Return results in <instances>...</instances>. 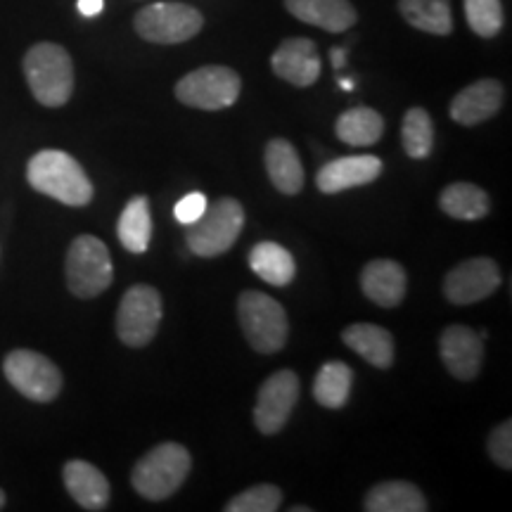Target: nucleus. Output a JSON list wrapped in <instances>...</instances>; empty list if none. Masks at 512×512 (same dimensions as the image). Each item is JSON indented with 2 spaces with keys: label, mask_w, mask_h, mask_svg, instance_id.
<instances>
[{
  "label": "nucleus",
  "mask_w": 512,
  "mask_h": 512,
  "mask_svg": "<svg viewBox=\"0 0 512 512\" xmlns=\"http://www.w3.org/2000/svg\"><path fill=\"white\" fill-rule=\"evenodd\" d=\"M27 178L31 188L69 207H86L93 200V183L86 171L62 150H43L31 157Z\"/></svg>",
  "instance_id": "obj_1"
},
{
  "label": "nucleus",
  "mask_w": 512,
  "mask_h": 512,
  "mask_svg": "<svg viewBox=\"0 0 512 512\" xmlns=\"http://www.w3.org/2000/svg\"><path fill=\"white\" fill-rule=\"evenodd\" d=\"M24 76L34 98L46 107H62L74 93V64L57 43H36L24 55Z\"/></svg>",
  "instance_id": "obj_2"
},
{
  "label": "nucleus",
  "mask_w": 512,
  "mask_h": 512,
  "mask_svg": "<svg viewBox=\"0 0 512 512\" xmlns=\"http://www.w3.org/2000/svg\"><path fill=\"white\" fill-rule=\"evenodd\" d=\"M190 467V453L181 444L166 441L138 460L131 472V484L147 501H164L181 489L190 475Z\"/></svg>",
  "instance_id": "obj_3"
},
{
  "label": "nucleus",
  "mask_w": 512,
  "mask_h": 512,
  "mask_svg": "<svg viewBox=\"0 0 512 512\" xmlns=\"http://www.w3.org/2000/svg\"><path fill=\"white\" fill-rule=\"evenodd\" d=\"M238 318L249 347L259 354H275L285 347L290 323L283 304L264 292L247 290L238 299Z\"/></svg>",
  "instance_id": "obj_4"
},
{
  "label": "nucleus",
  "mask_w": 512,
  "mask_h": 512,
  "mask_svg": "<svg viewBox=\"0 0 512 512\" xmlns=\"http://www.w3.org/2000/svg\"><path fill=\"white\" fill-rule=\"evenodd\" d=\"M242 226H245V209L233 197L207 204L204 214L195 223L188 226V247L197 256H221L226 254L235 240L240 238Z\"/></svg>",
  "instance_id": "obj_5"
},
{
  "label": "nucleus",
  "mask_w": 512,
  "mask_h": 512,
  "mask_svg": "<svg viewBox=\"0 0 512 512\" xmlns=\"http://www.w3.org/2000/svg\"><path fill=\"white\" fill-rule=\"evenodd\" d=\"M67 285L81 299L98 297L112 285L114 266L110 249L95 235H79L67 252Z\"/></svg>",
  "instance_id": "obj_6"
},
{
  "label": "nucleus",
  "mask_w": 512,
  "mask_h": 512,
  "mask_svg": "<svg viewBox=\"0 0 512 512\" xmlns=\"http://www.w3.org/2000/svg\"><path fill=\"white\" fill-rule=\"evenodd\" d=\"M240 91L242 81L238 72L223 67V64H209V67L195 69V72L185 74L176 83V98L183 105L207 112H219L235 105L240 98Z\"/></svg>",
  "instance_id": "obj_7"
},
{
  "label": "nucleus",
  "mask_w": 512,
  "mask_h": 512,
  "mask_svg": "<svg viewBox=\"0 0 512 512\" xmlns=\"http://www.w3.org/2000/svg\"><path fill=\"white\" fill-rule=\"evenodd\" d=\"M136 34L147 43L176 46L195 38L204 27L200 10L183 3H155L147 5L133 19Z\"/></svg>",
  "instance_id": "obj_8"
},
{
  "label": "nucleus",
  "mask_w": 512,
  "mask_h": 512,
  "mask_svg": "<svg viewBox=\"0 0 512 512\" xmlns=\"http://www.w3.org/2000/svg\"><path fill=\"white\" fill-rule=\"evenodd\" d=\"M162 320V294L150 285L126 290L117 311V335L126 347H147L157 335Z\"/></svg>",
  "instance_id": "obj_9"
},
{
  "label": "nucleus",
  "mask_w": 512,
  "mask_h": 512,
  "mask_svg": "<svg viewBox=\"0 0 512 512\" xmlns=\"http://www.w3.org/2000/svg\"><path fill=\"white\" fill-rule=\"evenodd\" d=\"M8 382L31 401L48 403L62 389V373L53 361L29 349L10 351L3 363Z\"/></svg>",
  "instance_id": "obj_10"
},
{
  "label": "nucleus",
  "mask_w": 512,
  "mask_h": 512,
  "mask_svg": "<svg viewBox=\"0 0 512 512\" xmlns=\"http://www.w3.org/2000/svg\"><path fill=\"white\" fill-rule=\"evenodd\" d=\"M299 399V380L292 370H278L261 384L254 406V422L261 434H278L290 420Z\"/></svg>",
  "instance_id": "obj_11"
},
{
  "label": "nucleus",
  "mask_w": 512,
  "mask_h": 512,
  "mask_svg": "<svg viewBox=\"0 0 512 512\" xmlns=\"http://www.w3.org/2000/svg\"><path fill=\"white\" fill-rule=\"evenodd\" d=\"M501 285V268L489 256L463 261L446 275L444 294L451 304L467 306L491 297Z\"/></svg>",
  "instance_id": "obj_12"
},
{
  "label": "nucleus",
  "mask_w": 512,
  "mask_h": 512,
  "mask_svg": "<svg viewBox=\"0 0 512 512\" xmlns=\"http://www.w3.org/2000/svg\"><path fill=\"white\" fill-rule=\"evenodd\" d=\"M439 354L448 373L458 380L470 382L482 368L484 342L475 330L465 328V325H451L441 332Z\"/></svg>",
  "instance_id": "obj_13"
},
{
  "label": "nucleus",
  "mask_w": 512,
  "mask_h": 512,
  "mask_svg": "<svg viewBox=\"0 0 512 512\" xmlns=\"http://www.w3.org/2000/svg\"><path fill=\"white\" fill-rule=\"evenodd\" d=\"M273 72L292 86H313L320 76V57L311 38H287L271 57Z\"/></svg>",
  "instance_id": "obj_14"
},
{
  "label": "nucleus",
  "mask_w": 512,
  "mask_h": 512,
  "mask_svg": "<svg viewBox=\"0 0 512 512\" xmlns=\"http://www.w3.org/2000/svg\"><path fill=\"white\" fill-rule=\"evenodd\" d=\"M382 174V162L373 155L363 157H339L335 162H328L318 171L316 183L318 190L325 195H335V192L361 188L377 181Z\"/></svg>",
  "instance_id": "obj_15"
},
{
  "label": "nucleus",
  "mask_w": 512,
  "mask_h": 512,
  "mask_svg": "<svg viewBox=\"0 0 512 512\" xmlns=\"http://www.w3.org/2000/svg\"><path fill=\"white\" fill-rule=\"evenodd\" d=\"M503 86L496 79H482L470 83L460 91L451 102V117L453 121L463 126L484 124L501 110L503 105Z\"/></svg>",
  "instance_id": "obj_16"
},
{
  "label": "nucleus",
  "mask_w": 512,
  "mask_h": 512,
  "mask_svg": "<svg viewBox=\"0 0 512 512\" xmlns=\"http://www.w3.org/2000/svg\"><path fill=\"white\" fill-rule=\"evenodd\" d=\"M406 271L392 259H375L363 268L361 287L363 294L384 309H394L406 297Z\"/></svg>",
  "instance_id": "obj_17"
},
{
  "label": "nucleus",
  "mask_w": 512,
  "mask_h": 512,
  "mask_svg": "<svg viewBox=\"0 0 512 512\" xmlns=\"http://www.w3.org/2000/svg\"><path fill=\"white\" fill-rule=\"evenodd\" d=\"M285 8L299 22L332 34L351 29L358 19L349 0H285Z\"/></svg>",
  "instance_id": "obj_18"
},
{
  "label": "nucleus",
  "mask_w": 512,
  "mask_h": 512,
  "mask_svg": "<svg viewBox=\"0 0 512 512\" xmlns=\"http://www.w3.org/2000/svg\"><path fill=\"white\" fill-rule=\"evenodd\" d=\"M69 496L83 510H105L110 503V482L98 467L86 460H69L62 470Z\"/></svg>",
  "instance_id": "obj_19"
},
{
  "label": "nucleus",
  "mask_w": 512,
  "mask_h": 512,
  "mask_svg": "<svg viewBox=\"0 0 512 512\" xmlns=\"http://www.w3.org/2000/svg\"><path fill=\"white\" fill-rule=\"evenodd\" d=\"M344 344L356 351L370 366L387 370L394 363V337L392 332L373 323H354L342 332Z\"/></svg>",
  "instance_id": "obj_20"
},
{
  "label": "nucleus",
  "mask_w": 512,
  "mask_h": 512,
  "mask_svg": "<svg viewBox=\"0 0 512 512\" xmlns=\"http://www.w3.org/2000/svg\"><path fill=\"white\" fill-rule=\"evenodd\" d=\"M266 171L271 183L283 195H297L304 188V166L299 162L297 150L283 138H273L266 145Z\"/></svg>",
  "instance_id": "obj_21"
},
{
  "label": "nucleus",
  "mask_w": 512,
  "mask_h": 512,
  "mask_svg": "<svg viewBox=\"0 0 512 512\" xmlns=\"http://www.w3.org/2000/svg\"><path fill=\"white\" fill-rule=\"evenodd\" d=\"M249 266L264 283L273 287L290 285L294 273H297L294 256L283 245H278V242H259L249 252Z\"/></svg>",
  "instance_id": "obj_22"
},
{
  "label": "nucleus",
  "mask_w": 512,
  "mask_h": 512,
  "mask_svg": "<svg viewBox=\"0 0 512 512\" xmlns=\"http://www.w3.org/2000/svg\"><path fill=\"white\" fill-rule=\"evenodd\" d=\"M363 508L368 512H425V496L408 482H382L368 491Z\"/></svg>",
  "instance_id": "obj_23"
},
{
  "label": "nucleus",
  "mask_w": 512,
  "mask_h": 512,
  "mask_svg": "<svg viewBox=\"0 0 512 512\" xmlns=\"http://www.w3.org/2000/svg\"><path fill=\"white\" fill-rule=\"evenodd\" d=\"M401 17L413 29L434 36H448L453 31L451 0H399Z\"/></svg>",
  "instance_id": "obj_24"
},
{
  "label": "nucleus",
  "mask_w": 512,
  "mask_h": 512,
  "mask_svg": "<svg viewBox=\"0 0 512 512\" xmlns=\"http://www.w3.org/2000/svg\"><path fill=\"white\" fill-rule=\"evenodd\" d=\"M119 242L131 254H145L152 238V216L150 204L145 197H133L121 211L117 223Z\"/></svg>",
  "instance_id": "obj_25"
},
{
  "label": "nucleus",
  "mask_w": 512,
  "mask_h": 512,
  "mask_svg": "<svg viewBox=\"0 0 512 512\" xmlns=\"http://www.w3.org/2000/svg\"><path fill=\"white\" fill-rule=\"evenodd\" d=\"M337 138L351 147L375 145L384 133V119L370 107H354L337 119Z\"/></svg>",
  "instance_id": "obj_26"
},
{
  "label": "nucleus",
  "mask_w": 512,
  "mask_h": 512,
  "mask_svg": "<svg viewBox=\"0 0 512 512\" xmlns=\"http://www.w3.org/2000/svg\"><path fill=\"white\" fill-rule=\"evenodd\" d=\"M439 207L458 221H477L489 214V195L472 183H453L441 192Z\"/></svg>",
  "instance_id": "obj_27"
},
{
  "label": "nucleus",
  "mask_w": 512,
  "mask_h": 512,
  "mask_svg": "<svg viewBox=\"0 0 512 512\" xmlns=\"http://www.w3.org/2000/svg\"><path fill=\"white\" fill-rule=\"evenodd\" d=\"M354 373L347 363L330 361L318 370L316 382H313V396L323 408H342L349 399Z\"/></svg>",
  "instance_id": "obj_28"
},
{
  "label": "nucleus",
  "mask_w": 512,
  "mask_h": 512,
  "mask_svg": "<svg viewBox=\"0 0 512 512\" xmlns=\"http://www.w3.org/2000/svg\"><path fill=\"white\" fill-rule=\"evenodd\" d=\"M401 143L408 157L425 159L432 155L434 147V124L422 107H413L406 112L401 124Z\"/></svg>",
  "instance_id": "obj_29"
},
{
  "label": "nucleus",
  "mask_w": 512,
  "mask_h": 512,
  "mask_svg": "<svg viewBox=\"0 0 512 512\" xmlns=\"http://www.w3.org/2000/svg\"><path fill=\"white\" fill-rule=\"evenodd\" d=\"M470 29L482 38H494L503 29L501 0H463Z\"/></svg>",
  "instance_id": "obj_30"
},
{
  "label": "nucleus",
  "mask_w": 512,
  "mask_h": 512,
  "mask_svg": "<svg viewBox=\"0 0 512 512\" xmlns=\"http://www.w3.org/2000/svg\"><path fill=\"white\" fill-rule=\"evenodd\" d=\"M283 503V494L273 484H256L226 505V512H273Z\"/></svg>",
  "instance_id": "obj_31"
},
{
  "label": "nucleus",
  "mask_w": 512,
  "mask_h": 512,
  "mask_svg": "<svg viewBox=\"0 0 512 512\" xmlns=\"http://www.w3.org/2000/svg\"><path fill=\"white\" fill-rule=\"evenodd\" d=\"M489 456L501 465L503 470L512 467V422L505 420L489 437Z\"/></svg>",
  "instance_id": "obj_32"
},
{
  "label": "nucleus",
  "mask_w": 512,
  "mask_h": 512,
  "mask_svg": "<svg viewBox=\"0 0 512 512\" xmlns=\"http://www.w3.org/2000/svg\"><path fill=\"white\" fill-rule=\"evenodd\" d=\"M207 204V197H204L202 192H190V195H185L183 200L176 204V221L183 223V226H190V223H195L204 214Z\"/></svg>",
  "instance_id": "obj_33"
},
{
  "label": "nucleus",
  "mask_w": 512,
  "mask_h": 512,
  "mask_svg": "<svg viewBox=\"0 0 512 512\" xmlns=\"http://www.w3.org/2000/svg\"><path fill=\"white\" fill-rule=\"evenodd\" d=\"M102 8H105V0H79V12L83 17H98Z\"/></svg>",
  "instance_id": "obj_34"
},
{
  "label": "nucleus",
  "mask_w": 512,
  "mask_h": 512,
  "mask_svg": "<svg viewBox=\"0 0 512 512\" xmlns=\"http://www.w3.org/2000/svg\"><path fill=\"white\" fill-rule=\"evenodd\" d=\"M330 57H332V64H335L337 69L344 67V50H342V48H332Z\"/></svg>",
  "instance_id": "obj_35"
},
{
  "label": "nucleus",
  "mask_w": 512,
  "mask_h": 512,
  "mask_svg": "<svg viewBox=\"0 0 512 512\" xmlns=\"http://www.w3.org/2000/svg\"><path fill=\"white\" fill-rule=\"evenodd\" d=\"M342 88H344V91H351V88H354V81L342 79Z\"/></svg>",
  "instance_id": "obj_36"
},
{
  "label": "nucleus",
  "mask_w": 512,
  "mask_h": 512,
  "mask_svg": "<svg viewBox=\"0 0 512 512\" xmlns=\"http://www.w3.org/2000/svg\"><path fill=\"white\" fill-rule=\"evenodd\" d=\"M5 508V494H3V489H0V510Z\"/></svg>",
  "instance_id": "obj_37"
}]
</instances>
